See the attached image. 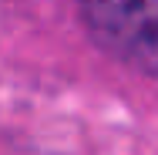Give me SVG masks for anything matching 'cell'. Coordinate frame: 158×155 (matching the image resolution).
Returning <instances> with one entry per match:
<instances>
[{"mask_svg": "<svg viewBox=\"0 0 158 155\" xmlns=\"http://www.w3.org/2000/svg\"><path fill=\"white\" fill-rule=\"evenodd\" d=\"M81 14L108 54L158 74V0H81Z\"/></svg>", "mask_w": 158, "mask_h": 155, "instance_id": "1", "label": "cell"}]
</instances>
